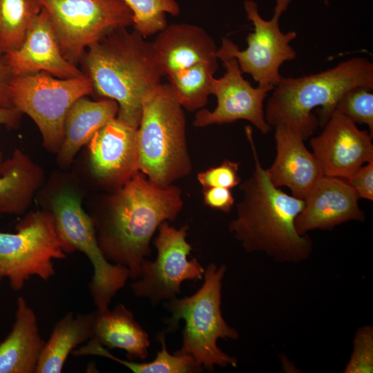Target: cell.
<instances>
[{
    "label": "cell",
    "instance_id": "cell-18",
    "mask_svg": "<svg viewBox=\"0 0 373 373\" xmlns=\"http://www.w3.org/2000/svg\"><path fill=\"white\" fill-rule=\"evenodd\" d=\"M274 127L276 155L266 169L267 175L275 186H286L292 195L304 200L323 173L298 132L283 124Z\"/></svg>",
    "mask_w": 373,
    "mask_h": 373
},
{
    "label": "cell",
    "instance_id": "cell-6",
    "mask_svg": "<svg viewBox=\"0 0 373 373\" xmlns=\"http://www.w3.org/2000/svg\"><path fill=\"white\" fill-rule=\"evenodd\" d=\"M226 266L214 263L204 269V282L193 295L167 301L171 316L166 320V332L176 330L179 321L185 323L182 345L175 354L191 356L204 370L211 372L216 365L237 366V359L217 345L219 338L236 340L239 334L222 317L221 311L222 279Z\"/></svg>",
    "mask_w": 373,
    "mask_h": 373
},
{
    "label": "cell",
    "instance_id": "cell-27",
    "mask_svg": "<svg viewBox=\"0 0 373 373\" xmlns=\"http://www.w3.org/2000/svg\"><path fill=\"white\" fill-rule=\"evenodd\" d=\"M132 13L134 30L144 38L159 32L167 26L166 14L179 15L175 0H122Z\"/></svg>",
    "mask_w": 373,
    "mask_h": 373
},
{
    "label": "cell",
    "instance_id": "cell-26",
    "mask_svg": "<svg viewBox=\"0 0 373 373\" xmlns=\"http://www.w3.org/2000/svg\"><path fill=\"white\" fill-rule=\"evenodd\" d=\"M42 10L39 0H0V50H18Z\"/></svg>",
    "mask_w": 373,
    "mask_h": 373
},
{
    "label": "cell",
    "instance_id": "cell-10",
    "mask_svg": "<svg viewBox=\"0 0 373 373\" xmlns=\"http://www.w3.org/2000/svg\"><path fill=\"white\" fill-rule=\"evenodd\" d=\"M64 57L78 66L86 48L110 32L133 26L122 0H39Z\"/></svg>",
    "mask_w": 373,
    "mask_h": 373
},
{
    "label": "cell",
    "instance_id": "cell-19",
    "mask_svg": "<svg viewBox=\"0 0 373 373\" xmlns=\"http://www.w3.org/2000/svg\"><path fill=\"white\" fill-rule=\"evenodd\" d=\"M151 43L165 76L199 62L218 59V48L212 37L193 24L167 25Z\"/></svg>",
    "mask_w": 373,
    "mask_h": 373
},
{
    "label": "cell",
    "instance_id": "cell-1",
    "mask_svg": "<svg viewBox=\"0 0 373 373\" xmlns=\"http://www.w3.org/2000/svg\"><path fill=\"white\" fill-rule=\"evenodd\" d=\"M183 204L179 187L160 186L138 171L90 216L104 256L137 279L142 260L151 256L153 234L164 221L175 220Z\"/></svg>",
    "mask_w": 373,
    "mask_h": 373
},
{
    "label": "cell",
    "instance_id": "cell-28",
    "mask_svg": "<svg viewBox=\"0 0 373 373\" xmlns=\"http://www.w3.org/2000/svg\"><path fill=\"white\" fill-rule=\"evenodd\" d=\"M157 338L162 347L155 359L145 363L125 360L123 365L135 373H196L204 370L190 356L170 354L166 345L164 332L158 334Z\"/></svg>",
    "mask_w": 373,
    "mask_h": 373
},
{
    "label": "cell",
    "instance_id": "cell-11",
    "mask_svg": "<svg viewBox=\"0 0 373 373\" xmlns=\"http://www.w3.org/2000/svg\"><path fill=\"white\" fill-rule=\"evenodd\" d=\"M291 0H276L271 19L265 20L260 15L253 0L244 1L247 19L254 25V32L247 37V48L240 50L227 37L222 39L217 55L235 58L242 73L250 75L258 86H275L282 78L279 70L285 62L296 58V52L290 45L297 37L291 30L286 33L280 28V18L287 10Z\"/></svg>",
    "mask_w": 373,
    "mask_h": 373
},
{
    "label": "cell",
    "instance_id": "cell-23",
    "mask_svg": "<svg viewBox=\"0 0 373 373\" xmlns=\"http://www.w3.org/2000/svg\"><path fill=\"white\" fill-rule=\"evenodd\" d=\"M90 339L108 349L124 350L129 361L146 359L151 343L146 332L123 304L112 310L95 311Z\"/></svg>",
    "mask_w": 373,
    "mask_h": 373
},
{
    "label": "cell",
    "instance_id": "cell-2",
    "mask_svg": "<svg viewBox=\"0 0 373 373\" xmlns=\"http://www.w3.org/2000/svg\"><path fill=\"white\" fill-rule=\"evenodd\" d=\"M254 161L251 175L240 184L242 200L236 204V217L229 231L249 253L263 252L280 262L307 260L312 242L307 234L300 235L295 221L305 201L275 186L260 163L251 129L246 127Z\"/></svg>",
    "mask_w": 373,
    "mask_h": 373
},
{
    "label": "cell",
    "instance_id": "cell-12",
    "mask_svg": "<svg viewBox=\"0 0 373 373\" xmlns=\"http://www.w3.org/2000/svg\"><path fill=\"white\" fill-rule=\"evenodd\" d=\"M157 230L153 240L156 258L142 260L140 277L131 285L135 296L146 298L153 306L177 297L184 281L202 280L204 273L196 259L188 258L192 247L186 240L187 225L177 229L164 221Z\"/></svg>",
    "mask_w": 373,
    "mask_h": 373
},
{
    "label": "cell",
    "instance_id": "cell-7",
    "mask_svg": "<svg viewBox=\"0 0 373 373\" xmlns=\"http://www.w3.org/2000/svg\"><path fill=\"white\" fill-rule=\"evenodd\" d=\"M48 211L52 213L64 252H82L93 267L88 285L90 294L97 310L109 309L117 293L129 278L128 269L109 262L101 251L93 220L84 211L80 193L66 186L56 192Z\"/></svg>",
    "mask_w": 373,
    "mask_h": 373
},
{
    "label": "cell",
    "instance_id": "cell-34",
    "mask_svg": "<svg viewBox=\"0 0 373 373\" xmlns=\"http://www.w3.org/2000/svg\"><path fill=\"white\" fill-rule=\"evenodd\" d=\"M14 77L5 54L0 50V107L13 108L10 97V86Z\"/></svg>",
    "mask_w": 373,
    "mask_h": 373
},
{
    "label": "cell",
    "instance_id": "cell-15",
    "mask_svg": "<svg viewBox=\"0 0 373 373\" xmlns=\"http://www.w3.org/2000/svg\"><path fill=\"white\" fill-rule=\"evenodd\" d=\"M136 132L115 117L88 142L90 171L99 184L115 191L140 171Z\"/></svg>",
    "mask_w": 373,
    "mask_h": 373
},
{
    "label": "cell",
    "instance_id": "cell-8",
    "mask_svg": "<svg viewBox=\"0 0 373 373\" xmlns=\"http://www.w3.org/2000/svg\"><path fill=\"white\" fill-rule=\"evenodd\" d=\"M92 94L91 81L84 75L61 79L41 71L14 77L10 86L12 107L32 118L44 147L56 154L64 140L68 111L77 99Z\"/></svg>",
    "mask_w": 373,
    "mask_h": 373
},
{
    "label": "cell",
    "instance_id": "cell-31",
    "mask_svg": "<svg viewBox=\"0 0 373 373\" xmlns=\"http://www.w3.org/2000/svg\"><path fill=\"white\" fill-rule=\"evenodd\" d=\"M239 165L238 162L225 160L216 166L198 173L197 179L202 188L223 187L231 189L241 182L238 175Z\"/></svg>",
    "mask_w": 373,
    "mask_h": 373
},
{
    "label": "cell",
    "instance_id": "cell-14",
    "mask_svg": "<svg viewBox=\"0 0 373 373\" xmlns=\"http://www.w3.org/2000/svg\"><path fill=\"white\" fill-rule=\"evenodd\" d=\"M323 128L310 146L324 175L344 179L373 161L372 137L343 114L334 111Z\"/></svg>",
    "mask_w": 373,
    "mask_h": 373
},
{
    "label": "cell",
    "instance_id": "cell-22",
    "mask_svg": "<svg viewBox=\"0 0 373 373\" xmlns=\"http://www.w3.org/2000/svg\"><path fill=\"white\" fill-rule=\"evenodd\" d=\"M44 180L42 169L21 149L6 159L0 151V213H23Z\"/></svg>",
    "mask_w": 373,
    "mask_h": 373
},
{
    "label": "cell",
    "instance_id": "cell-17",
    "mask_svg": "<svg viewBox=\"0 0 373 373\" xmlns=\"http://www.w3.org/2000/svg\"><path fill=\"white\" fill-rule=\"evenodd\" d=\"M15 77L41 71L69 79L84 75L78 66L63 55L46 11L42 8L26 38L17 50L5 53Z\"/></svg>",
    "mask_w": 373,
    "mask_h": 373
},
{
    "label": "cell",
    "instance_id": "cell-24",
    "mask_svg": "<svg viewBox=\"0 0 373 373\" xmlns=\"http://www.w3.org/2000/svg\"><path fill=\"white\" fill-rule=\"evenodd\" d=\"M95 311L67 313L55 325L41 352L35 373H60L70 354L93 334Z\"/></svg>",
    "mask_w": 373,
    "mask_h": 373
},
{
    "label": "cell",
    "instance_id": "cell-5",
    "mask_svg": "<svg viewBox=\"0 0 373 373\" xmlns=\"http://www.w3.org/2000/svg\"><path fill=\"white\" fill-rule=\"evenodd\" d=\"M186 126L170 84L161 83L144 95L136 132L138 169L160 186L174 184L192 171Z\"/></svg>",
    "mask_w": 373,
    "mask_h": 373
},
{
    "label": "cell",
    "instance_id": "cell-13",
    "mask_svg": "<svg viewBox=\"0 0 373 373\" xmlns=\"http://www.w3.org/2000/svg\"><path fill=\"white\" fill-rule=\"evenodd\" d=\"M225 68L220 78L213 77L211 93L217 99L213 111L205 108L196 113L193 125L205 127L212 124H229L246 120L261 133H269L271 126L266 122L264 102L274 86L253 87L242 76L239 64L233 57L217 55Z\"/></svg>",
    "mask_w": 373,
    "mask_h": 373
},
{
    "label": "cell",
    "instance_id": "cell-36",
    "mask_svg": "<svg viewBox=\"0 0 373 373\" xmlns=\"http://www.w3.org/2000/svg\"><path fill=\"white\" fill-rule=\"evenodd\" d=\"M328 2H329V0H324V3L327 5L328 4Z\"/></svg>",
    "mask_w": 373,
    "mask_h": 373
},
{
    "label": "cell",
    "instance_id": "cell-16",
    "mask_svg": "<svg viewBox=\"0 0 373 373\" xmlns=\"http://www.w3.org/2000/svg\"><path fill=\"white\" fill-rule=\"evenodd\" d=\"M358 200L345 179L323 175L304 199V208L295 221L297 232L305 235L314 229L331 230L349 221H364Z\"/></svg>",
    "mask_w": 373,
    "mask_h": 373
},
{
    "label": "cell",
    "instance_id": "cell-35",
    "mask_svg": "<svg viewBox=\"0 0 373 373\" xmlns=\"http://www.w3.org/2000/svg\"><path fill=\"white\" fill-rule=\"evenodd\" d=\"M22 115L15 108L0 107V125L9 128H15L19 126Z\"/></svg>",
    "mask_w": 373,
    "mask_h": 373
},
{
    "label": "cell",
    "instance_id": "cell-4",
    "mask_svg": "<svg viewBox=\"0 0 373 373\" xmlns=\"http://www.w3.org/2000/svg\"><path fill=\"white\" fill-rule=\"evenodd\" d=\"M356 87L373 89V64L355 57L318 73L283 77L271 91L265 109L270 126L283 124L304 140L323 126L341 97Z\"/></svg>",
    "mask_w": 373,
    "mask_h": 373
},
{
    "label": "cell",
    "instance_id": "cell-21",
    "mask_svg": "<svg viewBox=\"0 0 373 373\" xmlns=\"http://www.w3.org/2000/svg\"><path fill=\"white\" fill-rule=\"evenodd\" d=\"M117 103L111 99L90 100L87 96L77 99L70 107L64 122V136L57 153L59 166L70 165L80 149L87 144L94 134L116 117Z\"/></svg>",
    "mask_w": 373,
    "mask_h": 373
},
{
    "label": "cell",
    "instance_id": "cell-33",
    "mask_svg": "<svg viewBox=\"0 0 373 373\" xmlns=\"http://www.w3.org/2000/svg\"><path fill=\"white\" fill-rule=\"evenodd\" d=\"M204 205L224 213L229 212L235 204L231 189L223 187L203 188Z\"/></svg>",
    "mask_w": 373,
    "mask_h": 373
},
{
    "label": "cell",
    "instance_id": "cell-9",
    "mask_svg": "<svg viewBox=\"0 0 373 373\" xmlns=\"http://www.w3.org/2000/svg\"><path fill=\"white\" fill-rule=\"evenodd\" d=\"M66 257L52 213L31 212L15 233L0 232V283L7 278L11 289L19 291L32 276L48 281L55 274L53 260Z\"/></svg>",
    "mask_w": 373,
    "mask_h": 373
},
{
    "label": "cell",
    "instance_id": "cell-25",
    "mask_svg": "<svg viewBox=\"0 0 373 373\" xmlns=\"http://www.w3.org/2000/svg\"><path fill=\"white\" fill-rule=\"evenodd\" d=\"M218 67V59H213L197 63L167 76L173 93L184 109L191 112L203 108L211 95V81Z\"/></svg>",
    "mask_w": 373,
    "mask_h": 373
},
{
    "label": "cell",
    "instance_id": "cell-29",
    "mask_svg": "<svg viewBox=\"0 0 373 373\" xmlns=\"http://www.w3.org/2000/svg\"><path fill=\"white\" fill-rule=\"evenodd\" d=\"M372 88L356 87L345 93L337 102L335 111L343 114L355 124H365L373 137Z\"/></svg>",
    "mask_w": 373,
    "mask_h": 373
},
{
    "label": "cell",
    "instance_id": "cell-32",
    "mask_svg": "<svg viewBox=\"0 0 373 373\" xmlns=\"http://www.w3.org/2000/svg\"><path fill=\"white\" fill-rule=\"evenodd\" d=\"M344 179L359 199L373 200V161L362 165Z\"/></svg>",
    "mask_w": 373,
    "mask_h": 373
},
{
    "label": "cell",
    "instance_id": "cell-3",
    "mask_svg": "<svg viewBox=\"0 0 373 373\" xmlns=\"http://www.w3.org/2000/svg\"><path fill=\"white\" fill-rule=\"evenodd\" d=\"M79 65L91 81L92 95L115 100L116 117L135 128L143 97L165 76L152 43L127 28L113 30L89 46Z\"/></svg>",
    "mask_w": 373,
    "mask_h": 373
},
{
    "label": "cell",
    "instance_id": "cell-20",
    "mask_svg": "<svg viewBox=\"0 0 373 373\" xmlns=\"http://www.w3.org/2000/svg\"><path fill=\"white\" fill-rule=\"evenodd\" d=\"M44 345L34 311L18 297L12 329L0 343V373H35Z\"/></svg>",
    "mask_w": 373,
    "mask_h": 373
},
{
    "label": "cell",
    "instance_id": "cell-30",
    "mask_svg": "<svg viewBox=\"0 0 373 373\" xmlns=\"http://www.w3.org/2000/svg\"><path fill=\"white\" fill-rule=\"evenodd\" d=\"M373 370V329L364 326L358 329L354 340L353 352L345 373H367Z\"/></svg>",
    "mask_w": 373,
    "mask_h": 373
}]
</instances>
